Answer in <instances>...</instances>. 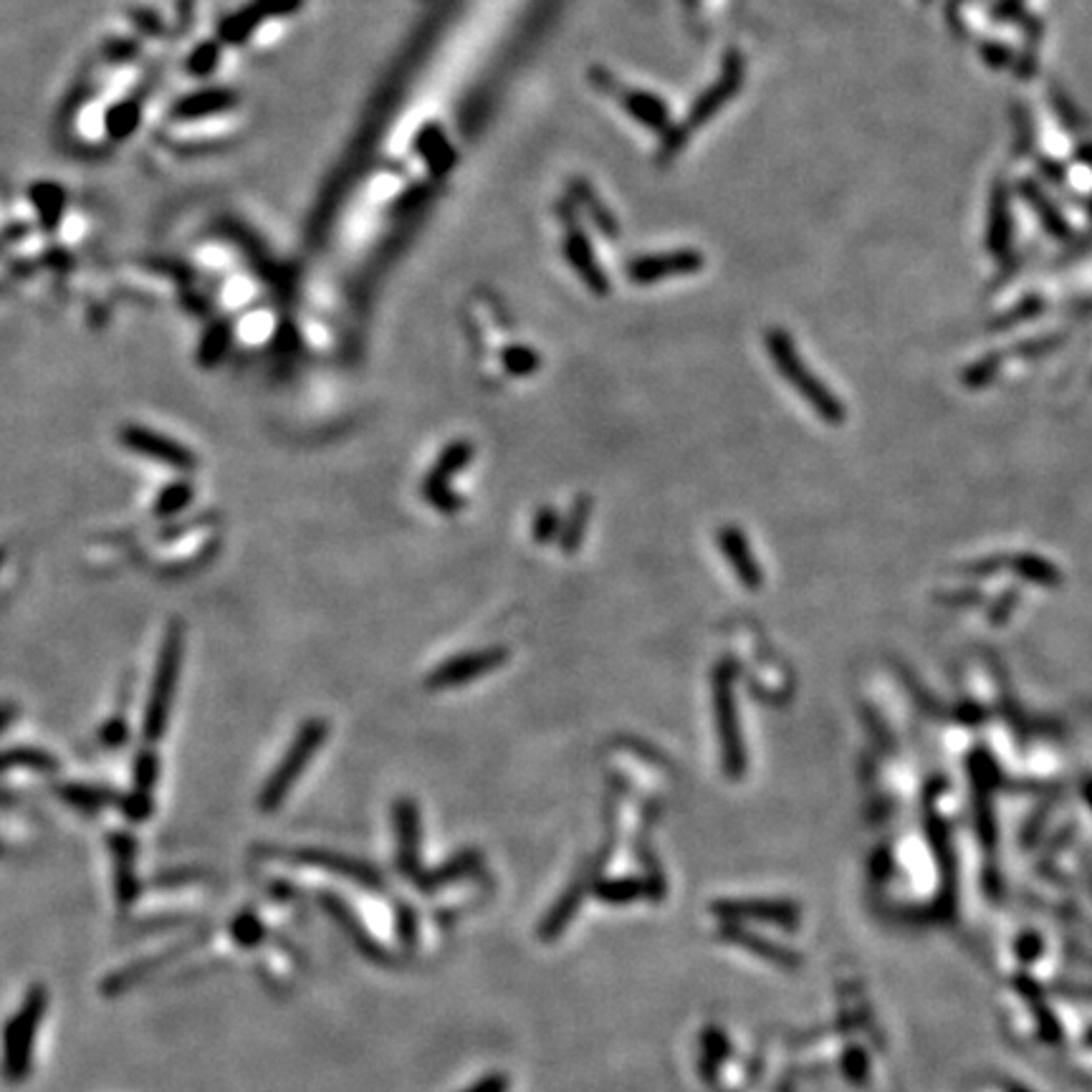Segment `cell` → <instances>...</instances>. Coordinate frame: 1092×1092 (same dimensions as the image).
Returning <instances> with one entry per match:
<instances>
[{"label": "cell", "mask_w": 1092, "mask_h": 1092, "mask_svg": "<svg viewBox=\"0 0 1092 1092\" xmlns=\"http://www.w3.org/2000/svg\"><path fill=\"white\" fill-rule=\"evenodd\" d=\"M182 656H185V624L172 620L168 624V630H165L160 653H157L150 696H147V703H144L142 738L147 743L163 741L165 734H168L172 700H175V686L182 668Z\"/></svg>", "instance_id": "6da1fadb"}, {"label": "cell", "mask_w": 1092, "mask_h": 1092, "mask_svg": "<svg viewBox=\"0 0 1092 1092\" xmlns=\"http://www.w3.org/2000/svg\"><path fill=\"white\" fill-rule=\"evenodd\" d=\"M764 342H767V352L772 355V359H774V367L779 369V375L789 382V388H792L799 397L805 399L807 405L817 412L824 423L830 425L843 423L845 407L843 402H840V397H837L832 390H827V385H824V382L819 380L810 367H807L805 359L799 357L797 347H794V339L789 337L787 331L781 329L767 331Z\"/></svg>", "instance_id": "7a4b0ae2"}, {"label": "cell", "mask_w": 1092, "mask_h": 1092, "mask_svg": "<svg viewBox=\"0 0 1092 1092\" xmlns=\"http://www.w3.org/2000/svg\"><path fill=\"white\" fill-rule=\"evenodd\" d=\"M741 82H743V58L738 51H729L724 58V69H721V76H718L716 82H713L711 89H705L703 94L696 99L694 109H691V114H686V119H683L681 125L670 127L668 132H665V139H662V147L660 152H658V160H660V165H668L670 160H673L678 152L686 147V142L691 139V134L694 132H698L700 127L708 125L713 117H716L721 109H724L726 104H729L731 99H734V94H736L738 89H741Z\"/></svg>", "instance_id": "3957f363"}, {"label": "cell", "mask_w": 1092, "mask_h": 1092, "mask_svg": "<svg viewBox=\"0 0 1092 1092\" xmlns=\"http://www.w3.org/2000/svg\"><path fill=\"white\" fill-rule=\"evenodd\" d=\"M326 738H329V724L324 718H306L296 731V736L288 743L286 754L279 759L269 779L263 781L261 794H258V810L276 811L286 802L299 776L312 764V759Z\"/></svg>", "instance_id": "277c9868"}, {"label": "cell", "mask_w": 1092, "mask_h": 1092, "mask_svg": "<svg viewBox=\"0 0 1092 1092\" xmlns=\"http://www.w3.org/2000/svg\"><path fill=\"white\" fill-rule=\"evenodd\" d=\"M46 1006H49V992H46V987L36 984V987L28 989L23 1004L8 1019L3 1068H6V1077L11 1082H23L31 1073L33 1044H36L38 1027L44 1022Z\"/></svg>", "instance_id": "5b68a950"}, {"label": "cell", "mask_w": 1092, "mask_h": 1092, "mask_svg": "<svg viewBox=\"0 0 1092 1092\" xmlns=\"http://www.w3.org/2000/svg\"><path fill=\"white\" fill-rule=\"evenodd\" d=\"M713 705H716L718 741H721V762L731 779H738L746 769L743 738L738 729L736 696H734V668L731 662H721L713 670Z\"/></svg>", "instance_id": "8992f818"}, {"label": "cell", "mask_w": 1092, "mask_h": 1092, "mask_svg": "<svg viewBox=\"0 0 1092 1092\" xmlns=\"http://www.w3.org/2000/svg\"><path fill=\"white\" fill-rule=\"evenodd\" d=\"M473 456H475L473 443L466 440V437L453 440V443H448L443 450H440V456L435 458L433 469L428 471V475L423 478V496L431 501V506L437 513L453 516V513H458L463 506H466L463 496H458L456 491L450 488V481H453L463 469H469V463L473 461Z\"/></svg>", "instance_id": "52a82bcc"}, {"label": "cell", "mask_w": 1092, "mask_h": 1092, "mask_svg": "<svg viewBox=\"0 0 1092 1092\" xmlns=\"http://www.w3.org/2000/svg\"><path fill=\"white\" fill-rule=\"evenodd\" d=\"M559 220L564 225V256L569 258V266L580 274V279L584 282V286L597 296L610 294V279L605 276V271L599 269L597 256H594L592 244H589L587 233L582 231L580 220H577L575 203L564 200L559 206Z\"/></svg>", "instance_id": "ba28073f"}, {"label": "cell", "mask_w": 1092, "mask_h": 1092, "mask_svg": "<svg viewBox=\"0 0 1092 1092\" xmlns=\"http://www.w3.org/2000/svg\"><path fill=\"white\" fill-rule=\"evenodd\" d=\"M506 660H508V650L501 648V645L473 650V653H461V656H453L448 660L437 662L435 668L428 673V678H425V686L431 688V691H445V688H456L463 686V683L478 681L483 675L499 670Z\"/></svg>", "instance_id": "9c48e42d"}, {"label": "cell", "mask_w": 1092, "mask_h": 1092, "mask_svg": "<svg viewBox=\"0 0 1092 1092\" xmlns=\"http://www.w3.org/2000/svg\"><path fill=\"white\" fill-rule=\"evenodd\" d=\"M119 440L132 453L165 463V466L180 471V473H190L198 466V458H195V453L188 445L177 443L175 437L150 431L144 425H125L119 431Z\"/></svg>", "instance_id": "30bf717a"}, {"label": "cell", "mask_w": 1092, "mask_h": 1092, "mask_svg": "<svg viewBox=\"0 0 1092 1092\" xmlns=\"http://www.w3.org/2000/svg\"><path fill=\"white\" fill-rule=\"evenodd\" d=\"M279 857H286L291 862H301V865H312V868L326 870L334 873L339 878H347L352 883H359L364 887H382V875L375 865L359 860V857H350L344 852H334V849H321V847H294L286 852H276Z\"/></svg>", "instance_id": "8fae6325"}, {"label": "cell", "mask_w": 1092, "mask_h": 1092, "mask_svg": "<svg viewBox=\"0 0 1092 1092\" xmlns=\"http://www.w3.org/2000/svg\"><path fill=\"white\" fill-rule=\"evenodd\" d=\"M395 845H397V870L412 883L425 873L420 865V807L415 799L399 797L393 805Z\"/></svg>", "instance_id": "7c38bea8"}, {"label": "cell", "mask_w": 1092, "mask_h": 1092, "mask_svg": "<svg viewBox=\"0 0 1092 1092\" xmlns=\"http://www.w3.org/2000/svg\"><path fill=\"white\" fill-rule=\"evenodd\" d=\"M703 269V256L698 250H668V253H653V256H640L632 258L627 263V279L637 286H648V283L662 282L668 276H686L696 274Z\"/></svg>", "instance_id": "4fadbf2b"}, {"label": "cell", "mask_w": 1092, "mask_h": 1092, "mask_svg": "<svg viewBox=\"0 0 1092 1092\" xmlns=\"http://www.w3.org/2000/svg\"><path fill=\"white\" fill-rule=\"evenodd\" d=\"M713 913L726 921H762V923L784 925L794 928L799 923V905L787 900H764V898H743V900H716Z\"/></svg>", "instance_id": "5bb4252c"}, {"label": "cell", "mask_w": 1092, "mask_h": 1092, "mask_svg": "<svg viewBox=\"0 0 1092 1092\" xmlns=\"http://www.w3.org/2000/svg\"><path fill=\"white\" fill-rule=\"evenodd\" d=\"M597 868H599V862L594 865V868L582 870L575 881H572V885H569L567 890H564V893L556 898V903L551 905V911L546 913L542 923H539V938H542V941H554V938L562 936L564 928L572 923V918H575L577 911H580L582 898H584V893H587L589 885H592L594 875H597Z\"/></svg>", "instance_id": "9a60e30c"}, {"label": "cell", "mask_w": 1092, "mask_h": 1092, "mask_svg": "<svg viewBox=\"0 0 1092 1092\" xmlns=\"http://www.w3.org/2000/svg\"><path fill=\"white\" fill-rule=\"evenodd\" d=\"M109 849H112L114 860V893H117V903L130 905L139 895V881L134 870H132L134 868L137 843L127 832H114V835H109Z\"/></svg>", "instance_id": "2e32d148"}, {"label": "cell", "mask_w": 1092, "mask_h": 1092, "mask_svg": "<svg viewBox=\"0 0 1092 1092\" xmlns=\"http://www.w3.org/2000/svg\"><path fill=\"white\" fill-rule=\"evenodd\" d=\"M718 546L724 551V556L731 562L736 577L741 580V584L746 589H759L764 584V575L756 562L754 551L749 549V542L743 537L736 526H724L718 534Z\"/></svg>", "instance_id": "e0dca14e"}, {"label": "cell", "mask_w": 1092, "mask_h": 1092, "mask_svg": "<svg viewBox=\"0 0 1092 1092\" xmlns=\"http://www.w3.org/2000/svg\"><path fill=\"white\" fill-rule=\"evenodd\" d=\"M321 905H324L326 913H329V916L334 918V921H337V923L342 925L344 930H347V936L352 938V943H355L359 954L367 956L369 961H375V963H388L390 961L388 951L382 949L380 943L369 936L367 928H362L359 918L352 913V908L344 903L342 898H337V895H324V898H321Z\"/></svg>", "instance_id": "ac0fdd59"}, {"label": "cell", "mask_w": 1092, "mask_h": 1092, "mask_svg": "<svg viewBox=\"0 0 1092 1092\" xmlns=\"http://www.w3.org/2000/svg\"><path fill=\"white\" fill-rule=\"evenodd\" d=\"M198 941H203V936L193 938V941H188V943H180V946H175V949L165 951V954H160V956H152V959H142V961L130 963V966L122 968V971H117V974L106 976L104 984H101V989H104L106 997H117V994H122L125 989L139 984V981H142L147 974H152V971H155L160 963H168V961H172V959H177L180 954H185V951H188L190 946H195Z\"/></svg>", "instance_id": "d6986e66"}, {"label": "cell", "mask_w": 1092, "mask_h": 1092, "mask_svg": "<svg viewBox=\"0 0 1092 1092\" xmlns=\"http://www.w3.org/2000/svg\"><path fill=\"white\" fill-rule=\"evenodd\" d=\"M478 868H481V855H478L475 849H461V852H456L450 860H445L443 865H437L435 870H425L418 881H415V885H418L420 890H425V893H433V890L448 885V883L469 878V875H473Z\"/></svg>", "instance_id": "ffe728a7"}, {"label": "cell", "mask_w": 1092, "mask_h": 1092, "mask_svg": "<svg viewBox=\"0 0 1092 1092\" xmlns=\"http://www.w3.org/2000/svg\"><path fill=\"white\" fill-rule=\"evenodd\" d=\"M615 94L620 96V104L640 122V125L650 127L656 132H668V106L662 104L656 94L650 92H640V89H618Z\"/></svg>", "instance_id": "44dd1931"}, {"label": "cell", "mask_w": 1092, "mask_h": 1092, "mask_svg": "<svg viewBox=\"0 0 1092 1092\" xmlns=\"http://www.w3.org/2000/svg\"><path fill=\"white\" fill-rule=\"evenodd\" d=\"M721 938L736 943V946H743V949H749L751 954L762 956V959H767V961L772 963H779V966H799L797 954H792V951L779 946V943L759 936V933H749V930L738 928V925L734 923L721 925Z\"/></svg>", "instance_id": "7402d4cb"}, {"label": "cell", "mask_w": 1092, "mask_h": 1092, "mask_svg": "<svg viewBox=\"0 0 1092 1092\" xmlns=\"http://www.w3.org/2000/svg\"><path fill=\"white\" fill-rule=\"evenodd\" d=\"M569 193H572V203L587 212V218L597 225L599 233H605V236L610 238H618L620 233L618 218H615V215L610 212V207L597 198V193H594L589 182L575 180L572 185H569Z\"/></svg>", "instance_id": "603a6c76"}, {"label": "cell", "mask_w": 1092, "mask_h": 1092, "mask_svg": "<svg viewBox=\"0 0 1092 1092\" xmlns=\"http://www.w3.org/2000/svg\"><path fill=\"white\" fill-rule=\"evenodd\" d=\"M3 769H28L36 774H56L58 762L56 756H51L49 751L36 749V746H13L6 749L3 754Z\"/></svg>", "instance_id": "cb8c5ba5"}, {"label": "cell", "mask_w": 1092, "mask_h": 1092, "mask_svg": "<svg viewBox=\"0 0 1092 1092\" xmlns=\"http://www.w3.org/2000/svg\"><path fill=\"white\" fill-rule=\"evenodd\" d=\"M193 499H195L193 481H190V478H177V481H172L169 486H165L163 491L157 494L155 504H152V513H155L157 518L175 516V513L185 511V508L193 504Z\"/></svg>", "instance_id": "d4e9b609"}, {"label": "cell", "mask_w": 1092, "mask_h": 1092, "mask_svg": "<svg viewBox=\"0 0 1092 1092\" xmlns=\"http://www.w3.org/2000/svg\"><path fill=\"white\" fill-rule=\"evenodd\" d=\"M58 797L63 802H69L71 807H76V810L84 811H96L101 807L112 805V802H119L112 789L94 787V784H63L58 789Z\"/></svg>", "instance_id": "484cf974"}, {"label": "cell", "mask_w": 1092, "mask_h": 1092, "mask_svg": "<svg viewBox=\"0 0 1092 1092\" xmlns=\"http://www.w3.org/2000/svg\"><path fill=\"white\" fill-rule=\"evenodd\" d=\"M231 337H233V326L228 324V321H215V324L206 331L203 342H200V350H198L200 367L206 369L215 367V364L225 357L228 347H231Z\"/></svg>", "instance_id": "4316f807"}, {"label": "cell", "mask_w": 1092, "mask_h": 1092, "mask_svg": "<svg viewBox=\"0 0 1092 1092\" xmlns=\"http://www.w3.org/2000/svg\"><path fill=\"white\" fill-rule=\"evenodd\" d=\"M589 513H592V501L589 499H577V504L572 506V511L567 516V524L562 526L559 542H562L564 554H575L580 549L582 539H584V529H587Z\"/></svg>", "instance_id": "83f0119b"}, {"label": "cell", "mask_w": 1092, "mask_h": 1092, "mask_svg": "<svg viewBox=\"0 0 1092 1092\" xmlns=\"http://www.w3.org/2000/svg\"><path fill=\"white\" fill-rule=\"evenodd\" d=\"M650 893V883L635 881V878H618V881H605L594 885V895L599 900L607 903H630V900L640 898V895Z\"/></svg>", "instance_id": "f1b7e54d"}, {"label": "cell", "mask_w": 1092, "mask_h": 1092, "mask_svg": "<svg viewBox=\"0 0 1092 1092\" xmlns=\"http://www.w3.org/2000/svg\"><path fill=\"white\" fill-rule=\"evenodd\" d=\"M501 364H504V369L508 372V375L529 377L534 375V372H539V367H542V357L531 350V347H524V344H508V347L501 350Z\"/></svg>", "instance_id": "f546056e"}, {"label": "cell", "mask_w": 1092, "mask_h": 1092, "mask_svg": "<svg viewBox=\"0 0 1092 1092\" xmlns=\"http://www.w3.org/2000/svg\"><path fill=\"white\" fill-rule=\"evenodd\" d=\"M1009 569H1014V572H1017L1019 577H1024V580L1036 582V584H1044V587H1049V584H1057V582H1060L1057 569L1052 567L1049 562H1044V559H1039V556H1032V554L1014 556V559H1009Z\"/></svg>", "instance_id": "4dcf8cb0"}, {"label": "cell", "mask_w": 1092, "mask_h": 1092, "mask_svg": "<svg viewBox=\"0 0 1092 1092\" xmlns=\"http://www.w3.org/2000/svg\"><path fill=\"white\" fill-rule=\"evenodd\" d=\"M157 779H160V756H157V751L152 749V746H147V749H142L137 756H134V764H132V784H134L137 792L150 794L152 789H155Z\"/></svg>", "instance_id": "1f68e13d"}, {"label": "cell", "mask_w": 1092, "mask_h": 1092, "mask_svg": "<svg viewBox=\"0 0 1092 1092\" xmlns=\"http://www.w3.org/2000/svg\"><path fill=\"white\" fill-rule=\"evenodd\" d=\"M231 936L238 946L253 949V946H258V943L263 941V936H266V925L258 921L256 913L250 911L238 913L231 923Z\"/></svg>", "instance_id": "d6a6232c"}, {"label": "cell", "mask_w": 1092, "mask_h": 1092, "mask_svg": "<svg viewBox=\"0 0 1092 1092\" xmlns=\"http://www.w3.org/2000/svg\"><path fill=\"white\" fill-rule=\"evenodd\" d=\"M119 811H122L130 822H137V824L147 822V819L152 817V811H155V802H152V797L147 792L132 789L130 794L119 797Z\"/></svg>", "instance_id": "836d02e7"}, {"label": "cell", "mask_w": 1092, "mask_h": 1092, "mask_svg": "<svg viewBox=\"0 0 1092 1092\" xmlns=\"http://www.w3.org/2000/svg\"><path fill=\"white\" fill-rule=\"evenodd\" d=\"M418 913H415V908H412L410 903H397V911H395V930H397V941L405 946V949H412L415 943H418Z\"/></svg>", "instance_id": "e575fe53"}, {"label": "cell", "mask_w": 1092, "mask_h": 1092, "mask_svg": "<svg viewBox=\"0 0 1092 1092\" xmlns=\"http://www.w3.org/2000/svg\"><path fill=\"white\" fill-rule=\"evenodd\" d=\"M559 534H562L559 516H556V511L551 508V506H544L542 511L537 513V518H534V542L546 544L551 542V539L559 537Z\"/></svg>", "instance_id": "d590c367"}, {"label": "cell", "mask_w": 1092, "mask_h": 1092, "mask_svg": "<svg viewBox=\"0 0 1092 1092\" xmlns=\"http://www.w3.org/2000/svg\"><path fill=\"white\" fill-rule=\"evenodd\" d=\"M99 738L106 749H119V746H125L127 738H130V724H127V718L122 716L109 718V721L101 726Z\"/></svg>", "instance_id": "8d00e7d4"}, {"label": "cell", "mask_w": 1092, "mask_h": 1092, "mask_svg": "<svg viewBox=\"0 0 1092 1092\" xmlns=\"http://www.w3.org/2000/svg\"><path fill=\"white\" fill-rule=\"evenodd\" d=\"M997 206H994V212H992V225H989V248L992 250H1001L1006 244V223H1004V203H1001V198L994 200Z\"/></svg>", "instance_id": "74e56055"}, {"label": "cell", "mask_w": 1092, "mask_h": 1092, "mask_svg": "<svg viewBox=\"0 0 1092 1092\" xmlns=\"http://www.w3.org/2000/svg\"><path fill=\"white\" fill-rule=\"evenodd\" d=\"M703 1049H705V1060H708V1065H711V1068H716L718 1062L729 1055V1042H726V1036L721 1035L718 1030H705Z\"/></svg>", "instance_id": "f35d334b"}, {"label": "cell", "mask_w": 1092, "mask_h": 1092, "mask_svg": "<svg viewBox=\"0 0 1092 1092\" xmlns=\"http://www.w3.org/2000/svg\"><path fill=\"white\" fill-rule=\"evenodd\" d=\"M843 1070L845 1074H847V1080L852 1082H865V1077H868V1055L862 1052V1049H849L847 1057H845L843 1062Z\"/></svg>", "instance_id": "ab89813d"}, {"label": "cell", "mask_w": 1092, "mask_h": 1092, "mask_svg": "<svg viewBox=\"0 0 1092 1092\" xmlns=\"http://www.w3.org/2000/svg\"><path fill=\"white\" fill-rule=\"evenodd\" d=\"M979 810H976V824H979V835L981 840H984V845H992L994 847V840H997V830H994V814H992V807H989L987 797H979Z\"/></svg>", "instance_id": "60d3db41"}, {"label": "cell", "mask_w": 1092, "mask_h": 1092, "mask_svg": "<svg viewBox=\"0 0 1092 1092\" xmlns=\"http://www.w3.org/2000/svg\"><path fill=\"white\" fill-rule=\"evenodd\" d=\"M508 1087H511V1080H508L506 1074L491 1073L486 1074V1077H481V1080H475L473 1085H469L461 1092H508Z\"/></svg>", "instance_id": "b9f144b4"}, {"label": "cell", "mask_w": 1092, "mask_h": 1092, "mask_svg": "<svg viewBox=\"0 0 1092 1092\" xmlns=\"http://www.w3.org/2000/svg\"><path fill=\"white\" fill-rule=\"evenodd\" d=\"M1017 954L1024 963L1036 961L1042 956V938L1036 936V933H1024L1017 941Z\"/></svg>", "instance_id": "7bdbcfd3"}, {"label": "cell", "mask_w": 1092, "mask_h": 1092, "mask_svg": "<svg viewBox=\"0 0 1092 1092\" xmlns=\"http://www.w3.org/2000/svg\"><path fill=\"white\" fill-rule=\"evenodd\" d=\"M994 372H997V357H994V359L989 357V359H984V362L974 364V367L968 369L966 385H968V388H979V385H984V382H987L989 377L994 375Z\"/></svg>", "instance_id": "ee69618b"}, {"label": "cell", "mask_w": 1092, "mask_h": 1092, "mask_svg": "<svg viewBox=\"0 0 1092 1092\" xmlns=\"http://www.w3.org/2000/svg\"><path fill=\"white\" fill-rule=\"evenodd\" d=\"M1085 797H1087V802H1090V805H1092V784H1087V789H1085Z\"/></svg>", "instance_id": "f6af8a7d"}, {"label": "cell", "mask_w": 1092, "mask_h": 1092, "mask_svg": "<svg viewBox=\"0 0 1092 1092\" xmlns=\"http://www.w3.org/2000/svg\"><path fill=\"white\" fill-rule=\"evenodd\" d=\"M1087 1044H1090V1047H1092V1030H1090V1035H1087Z\"/></svg>", "instance_id": "bcb514c9"}, {"label": "cell", "mask_w": 1092, "mask_h": 1092, "mask_svg": "<svg viewBox=\"0 0 1092 1092\" xmlns=\"http://www.w3.org/2000/svg\"><path fill=\"white\" fill-rule=\"evenodd\" d=\"M1011 1092H1027V1090H1019V1087H1014V1090H1011Z\"/></svg>", "instance_id": "7dc6e473"}, {"label": "cell", "mask_w": 1092, "mask_h": 1092, "mask_svg": "<svg viewBox=\"0 0 1092 1092\" xmlns=\"http://www.w3.org/2000/svg\"><path fill=\"white\" fill-rule=\"evenodd\" d=\"M923 3H930V0H923Z\"/></svg>", "instance_id": "c3c4849f"}]
</instances>
